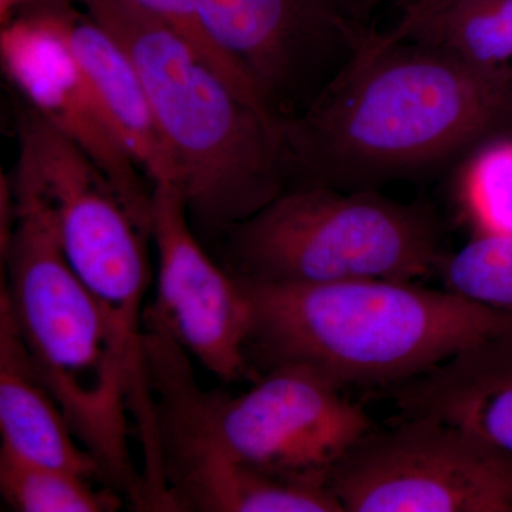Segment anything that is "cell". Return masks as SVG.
<instances>
[{"label":"cell","instance_id":"cell-23","mask_svg":"<svg viewBox=\"0 0 512 512\" xmlns=\"http://www.w3.org/2000/svg\"><path fill=\"white\" fill-rule=\"evenodd\" d=\"M45 2H52V0H0V22L5 25L20 10Z\"/></svg>","mask_w":512,"mask_h":512},{"label":"cell","instance_id":"cell-8","mask_svg":"<svg viewBox=\"0 0 512 512\" xmlns=\"http://www.w3.org/2000/svg\"><path fill=\"white\" fill-rule=\"evenodd\" d=\"M345 512H512V454L447 421L402 416L336 464Z\"/></svg>","mask_w":512,"mask_h":512},{"label":"cell","instance_id":"cell-19","mask_svg":"<svg viewBox=\"0 0 512 512\" xmlns=\"http://www.w3.org/2000/svg\"><path fill=\"white\" fill-rule=\"evenodd\" d=\"M437 274L447 291L512 311V237H471L457 252L444 254Z\"/></svg>","mask_w":512,"mask_h":512},{"label":"cell","instance_id":"cell-16","mask_svg":"<svg viewBox=\"0 0 512 512\" xmlns=\"http://www.w3.org/2000/svg\"><path fill=\"white\" fill-rule=\"evenodd\" d=\"M387 36L429 43L484 69L512 70V0H444L402 35Z\"/></svg>","mask_w":512,"mask_h":512},{"label":"cell","instance_id":"cell-4","mask_svg":"<svg viewBox=\"0 0 512 512\" xmlns=\"http://www.w3.org/2000/svg\"><path fill=\"white\" fill-rule=\"evenodd\" d=\"M77 2L136 66L194 225L221 235L286 190L281 120L249 103L183 37L130 0Z\"/></svg>","mask_w":512,"mask_h":512},{"label":"cell","instance_id":"cell-2","mask_svg":"<svg viewBox=\"0 0 512 512\" xmlns=\"http://www.w3.org/2000/svg\"><path fill=\"white\" fill-rule=\"evenodd\" d=\"M241 282L251 303L247 355L255 379L271 367L301 363L345 389L386 390L512 335V311L416 282Z\"/></svg>","mask_w":512,"mask_h":512},{"label":"cell","instance_id":"cell-12","mask_svg":"<svg viewBox=\"0 0 512 512\" xmlns=\"http://www.w3.org/2000/svg\"><path fill=\"white\" fill-rule=\"evenodd\" d=\"M383 393L402 416L447 421L512 454V335L474 346Z\"/></svg>","mask_w":512,"mask_h":512},{"label":"cell","instance_id":"cell-3","mask_svg":"<svg viewBox=\"0 0 512 512\" xmlns=\"http://www.w3.org/2000/svg\"><path fill=\"white\" fill-rule=\"evenodd\" d=\"M143 340L161 471L171 458H211L328 487L336 464L373 429L345 387L311 366L271 367L229 396L200 387L191 357L156 319H146Z\"/></svg>","mask_w":512,"mask_h":512},{"label":"cell","instance_id":"cell-5","mask_svg":"<svg viewBox=\"0 0 512 512\" xmlns=\"http://www.w3.org/2000/svg\"><path fill=\"white\" fill-rule=\"evenodd\" d=\"M10 180L16 220L0 254V298L104 484L137 510L143 477L131 457L130 380L116 333L67 261L45 202L28 181Z\"/></svg>","mask_w":512,"mask_h":512},{"label":"cell","instance_id":"cell-11","mask_svg":"<svg viewBox=\"0 0 512 512\" xmlns=\"http://www.w3.org/2000/svg\"><path fill=\"white\" fill-rule=\"evenodd\" d=\"M56 2L29 6L2 25L3 72L25 103L76 144L128 200L151 207L153 185L146 184L67 45Z\"/></svg>","mask_w":512,"mask_h":512},{"label":"cell","instance_id":"cell-9","mask_svg":"<svg viewBox=\"0 0 512 512\" xmlns=\"http://www.w3.org/2000/svg\"><path fill=\"white\" fill-rule=\"evenodd\" d=\"M208 32L278 119L305 109L370 30L348 0H198Z\"/></svg>","mask_w":512,"mask_h":512},{"label":"cell","instance_id":"cell-13","mask_svg":"<svg viewBox=\"0 0 512 512\" xmlns=\"http://www.w3.org/2000/svg\"><path fill=\"white\" fill-rule=\"evenodd\" d=\"M56 10L67 45L148 181L180 184L177 164L158 131L146 87L126 50L89 13L72 8L70 0H57Z\"/></svg>","mask_w":512,"mask_h":512},{"label":"cell","instance_id":"cell-15","mask_svg":"<svg viewBox=\"0 0 512 512\" xmlns=\"http://www.w3.org/2000/svg\"><path fill=\"white\" fill-rule=\"evenodd\" d=\"M163 478L165 511L345 512L326 485L211 458L167 460Z\"/></svg>","mask_w":512,"mask_h":512},{"label":"cell","instance_id":"cell-21","mask_svg":"<svg viewBox=\"0 0 512 512\" xmlns=\"http://www.w3.org/2000/svg\"><path fill=\"white\" fill-rule=\"evenodd\" d=\"M443 2L444 0H399L396 3L399 8V18L392 26L393 32H406Z\"/></svg>","mask_w":512,"mask_h":512},{"label":"cell","instance_id":"cell-20","mask_svg":"<svg viewBox=\"0 0 512 512\" xmlns=\"http://www.w3.org/2000/svg\"><path fill=\"white\" fill-rule=\"evenodd\" d=\"M130 2L151 18L157 19L158 22L173 30L178 36L183 37L197 55L205 63L210 64L212 69L249 103L275 116L266 103L264 94L256 86L247 70L224 52L208 32L198 0H130Z\"/></svg>","mask_w":512,"mask_h":512},{"label":"cell","instance_id":"cell-1","mask_svg":"<svg viewBox=\"0 0 512 512\" xmlns=\"http://www.w3.org/2000/svg\"><path fill=\"white\" fill-rule=\"evenodd\" d=\"M298 185L379 191L456 167L484 141L512 134V70L370 30L298 114L279 121Z\"/></svg>","mask_w":512,"mask_h":512},{"label":"cell","instance_id":"cell-6","mask_svg":"<svg viewBox=\"0 0 512 512\" xmlns=\"http://www.w3.org/2000/svg\"><path fill=\"white\" fill-rule=\"evenodd\" d=\"M221 237L225 268L256 284L416 282L446 254L427 205L322 185L285 190Z\"/></svg>","mask_w":512,"mask_h":512},{"label":"cell","instance_id":"cell-17","mask_svg":"<svg viewBox=\"0 0 512 512\" xmlns=\"http://www.w3.org/2000/svg\"><path fill=\"white\" fill-rule=\"evenodd\" d=\"M451 201L471 237H512V134L484 141L453 168Z\"/></svg>","mask_w":512,"mask_h":512},{"label":"cell","instance_id":"cell-18","mask_svg":"<svg viewBox=\"0 0 512 512\" xmlns=\"http://www.w3.org/2000/svg\"><path fill=\"white\" fill-rule=\"evenodd\" d=\"M0 494L19 512H111L123 495L63 468L32 463L0 447Z\"/></svg>","mask_w":512,"mask_h":512},{"label":"cell","instance_id":"cell-14","mask_svg":"<svg viewBox=\"0 0 512 512\" xmlns=\"http://www.w3.org/2000/svg\"><path fill=\"white\" fill-rule=\"evenodd\" d=\"M0 434L16 456L104 484L92 454L74 436L62 407L33 362L8 303L0 298ZM106 485V484H104Z\"/></svg>","mask_w":512,"mask_h":512},{"label":"cell","instance_id":"cell-22","mask_svg":"<svg viewBox=\"0 0 512 512\" xmlns=\"http://www.w3.org/2000/svg\"><path fill=\"white\" fill-rule=\"evenodd\" d=\"M389 2L397 3L399 0H348L349 6L357 18L365 23L369 22L375 10Z\"/></svg>","mask_w":512,"mask_h":512},{"label":"cell","instance_id":"cell-7","mask_svg":"<svg viewBox=\"0 0 512 512\" xmlns=\"http://www.w3.org/2000/svg\"><path fill=\"white\" fill-rule=\"evenodd\" d=\"M13 174L45 202L60 247L116 333L133 399H146L144 313L151 285V207L128 200L86 154L28 104Z\"/></svg>","mask_w":512,"mask_h":512},{"label":"cell","instance_id":"cell-10","mask_svg":"<svg viewBox=\"0 0 512 512\" xmlns=\"http://www.w3.org/2000/svg\"><path fill=\"white\" fill-rule=\"evenodd\" d=\"M151 218L157 293L146 311L222 382L255 379L247 355L252 319L248 293L241 279L200 244L180 184H153Z\"/></svg>","mask_w":512,"mask_h":512}]
</instances>
